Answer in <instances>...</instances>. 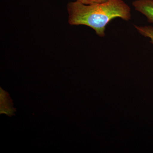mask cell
I'll use <instances>...</instances> for the list:
<instances>
[{"mask_svg":"<svg viewBox=\"0 0 153 153\" xmlns=\"http://www.w3.org/2000/svg\"><path fill=\"white\" fill-rule=\"evenodd\" d=\"M67 7L70 25L87 26L100 37L105 36V27L113 19L120 18L127 21L131 19L130 7L123 0L91 5L76 1L68 3Z\"/></svg>","mask_w":153,"mask_h":153,"instance_id":"6da1fadb","label":"cell"},{"mask_svg":"<svg viewBox=\"0 0 153 153\" xmlns=\"http://www.w3.org/2000/svg\"><path fill=\"white\" fill-rule=\"evenodd\" d=\"M132 5L136 10L146 17L148 22L153 23V0H136Z\"/></svg>","mask_w":153,"mask_h":153,"instance_id":"7a4b0ae2","label":"cell"},{"mask_svg":"<svg viewBox=\"0 0 153 153\" xmlns=\"http://www.w3.org/2000/svg\"><path fill=\"white\" fill-rule=\"evenodd\" d=\"M135 27L142 36L150 38V43L153 44V27L152 26H145V27H138L134 25Z\"/></svg>","mask_w":153,"mask_h":153,"instance_id":"3957f363","label":"cell"},{"mask_svg":"<svg viewBox=\"0 0 153 153\" xmlns=\"http://www.w3.org/2000/svg\"><path fill=\"white\" fill-rule=\"evenodd\" d=\"M86 5L96 4L106 2L110 0H76Z\"/></svg>","mask_w":153,"mask_h":153,"instance_id":"277c9868","label":"cell"}]
</instances>
